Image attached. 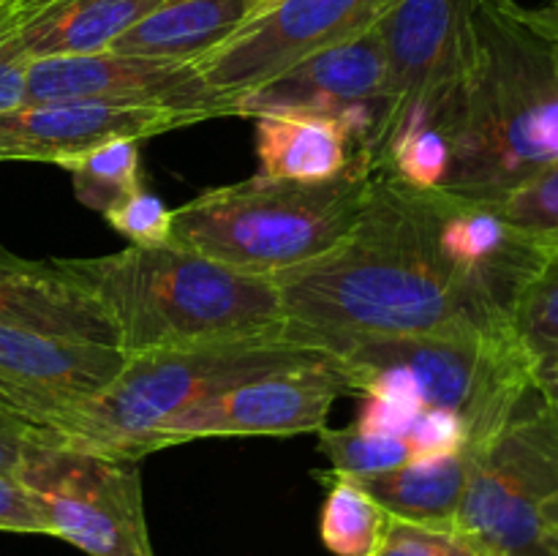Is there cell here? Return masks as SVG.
<instances>
[{
	"mask_svg": "<svg viewBox=\"0 0 558 556\" xmlns=\"http://www.w3.org/2000/svg\"><path fill=\"white\" fill-rule=\"evenodd\" d=\"M407 442L412 445L414 458L441 456V452L466 450L469 428L463 418L447 409H423L409 428Z\"/></svg>",
	"mask_w": 558,
	"mask_h": 556,
	"instance_id": "obj_29",
	"label": "cell"
},
{
	"mask_svg": "<svg viewBox=\"0 0 558 556\" xmlns=\"http://www.w3.org/2000/svg\"><path fill=\"white\" fill-rule=\"evenodd\" d=\"M336 360L272 371L196 403L167 423L161 447L205 436H294L327 425L332 403L347 392Z\"/></svg>",
	"mask_w": 558,
	"mask_h": 556,
	"instance_id": "obj_15",
	"label": "cell"
},
{
	"mask_svg": "<svg viewBox=\"0 0 558 556\" xmlns=\"http://www.w3.org/2000/svg\"><path fill=\"white\" fill-rule=\"evenodd\" d=\"M368 556H490L458 527H428L387 516L381 537Z\"/></svg>",
	"mask_w": 558,
	"mask_h": 556,
	"instance_id": "obj_27",
	"label": "cell"
},
{
	"mask_svg": "<svg viewBox=\"0 0 558 556\" xmlns=\"http://www.w3.org/2000/svg\"><path fill=\"white\" fill-rule=\"evenodd\" d=\"M272 3H276V0H272Z\"/></svg>",
	"mask_w": 558,
	"mask_h": 556,
	"instance_id": "obj_37",
	"label": "cell"
},
{
	"mask_svg": "<svg viewBox=\"0 0 558 556\" xmlns=\"http://www.w3.org/2000/svg\"><path fill=\"white\" fill-rule=\"evenodd\" d=\"M270 5L272 0H163L109 49L136 58L202 63Z\"/></svg>",
	"mask_w": 558,
	"mask_h": 556,
	"instance_id": "obj_19",
	"label": "cell"
},
{
	"mask_svg": "<svg viewBox=\"0 0 558 556\" xmlns=\"http://www.w3.org/2000/svg\"><path fill=\"white\" fill-rule=\"evenodd\" d=\"M390 107L387 55L379 27L360 33L336 47L319 49L254 90L234 98L232 114H327L352 134L357 156L371 167V150L379 140Z\"/></svg>",
	"mask_w": 558,
	"mask_h": 556,
	"instance_id": "obj_10",
	"label": "cell"
},
{
	"mask_svg": "<svg viewBox=\"0 0 558 556\" xmlns=\"http://www.w3.org/2000/svg\"><path fill=\"white\" fill-rule=\"evenodd\" d=\"M0 325L118 347L101 305L58 262L22 259L9 251H0Z\"/></svg>",
	"mask_w": 558,
	"mask_h": 556,
	"instance_id": "obj_17",
	"label": "cell"
},
{
	"mask_svg": "<svg viewBox=\"0 0 558 556\" xmlns=\"http://www.w3.org/2000/svg\"><path fill=\"white\" fill-rule=\"evenodd\" d=\"M550 11H554V16H556V22H558V0H554V5H550Z\"/></svg>",
	"mask_w": 558,
	"mask_h": 556,
	"instance_id": "obj_36",
	"label": "cell"
},
{
	"mask_svg": "<svg viewBox=\"0 0 558 556\" xmlns=\"http://www.w3.org/2000/svg\"><path fill=\"white\" fill-rule=\"evenodd\" d=\"M140 142L142 140H125V136L109 140L60 164V169H65L74 180L76 200L104 216L120 200L142 189Z\"/></svg>",
	"mask_w": 558,
	"mask_h": 556,
	"instance_id": "obj_22",
	"label": "cell"
},
{
	"mask_svg": "<svg viewBox=\"0 0 558 556\" xmlns=\"http://www.w3.org/2000/svg\"><path fill=\"white\" fill-rule=\"evenodd\" d=\"M256 120V156L259 174L298 183H325L341 178L357 156L352 134L327 114H259Z\"/></svg>",
	"mask_w": 558,
	"mask_h": 556,
	"instance_id": "obj_20",
	"label": "cell"
},
{
	"mask_svg": "<svg viewBox=\"0 0 558 556\" xmlns=\"http://www.w3.org/2000/svg\"><path fill=\"white\" fill-rule=\"evenodd\" d=\"M44 436H47V428L25 423L0 403V474L16 478L31 452L44 442Z\"/></svg>",
	"mask_w": 558,
	"mask_h": 556,
	"instance_id": "obj_32",
	"label": "cell"
},
{
	"mask_svg": "<svg viewBox=\"0 0 558 556\" xmlns=\"http://www.w3.org/2000/svg\"><path fill=\"white\" fill-rule=\"evenodd\" d=\"M319 442L332 469L347 478H371V474L390 472L414 458L412 445L403 436L368 434L354 423L347 428H322Z\"/></svg>",
	"mask_w": 558,
	"mask_h": 556,
	"instance_id": "obj_25",
	"label": "cell"
},
{
	"mask_svg": "<svg viewBox=\"0 0 558 556\" xmlns=\"http://www.w3.org/2000/svg\"><path fill=\"white\" fill-rule=\"evenodd\" d=\"M510 327L532 371L558 358V249H545L543 262L518 292Z\"/></svg>",
	"mask_w": 558,
	"mask_h": 556,
	"instance_id": "obj_23",
	"label": "cell"
},
{
	"mask_svg": "<svg viewBox=\"0 0 558 556\" xmlns=\"http://www.w3.org/2000/svg\"><path fill=\"white\" fill-rule=\"evenodd\" d=\"M44 3V0H0V11H9V14H16V11H27L33 5Z\"/></svg>",
	"mask_w": 558,
	"mask_h": 556,
	"instance_id": "obj_35",
	"label": "cell"
},
{
	"mask_svg": "<svg viewBox=\"0 0 558 556\" xmlns=\"http://www.w3.org/2000/svg\"><path fill=\"white\" fill-rule=\"evenodd\" d=\"M436 245L458 287L490 322L510 325L523 283L543 262L545 249L512 227L488 200L428 189Z\"/></svg>",
	"mask_w": 558,
	"mask_h": 556,
	"instance_id": "obj_14",
	"label": "cell"
},
{
	"mask_svg": "<svg viewBox=\"0 0 558 556\" xmlns=\"http://www.w3.org/2000/svg\"><path fill=\"white\" fill-rule=\"evenodd\" d=\"M54 262L101 305L125 354L272 336L289 325L272 278L178 245Z\"/></svg>",
	"mask_w": 558,
	"mask_h": 556,
	"instance_id": "obj_3",
	"label": "cell"
},
{
	"mask_svg": "<svg viewBox=\"0 0 558 556\" xmlns=\"http://www.w3.org/2000/svg\"><path fill=\"white\" fill-rule=\"evenodd\" d=\"M327 358L292 322L272 336L129 354L112 385L76 409L54 434L101 456L142 461L163 450L167 423L196 403L256 376Z\"/></svg>",
	"mask_w": 558,
	"mask_h": 556,
	"instance_id": "obj_5",
	"label": "cell"
},
{
	"mask_svg": "<svg viewBox=\"0 0 558 556\" xmlns=\"http://www.w3.org/2000/svg\"><path fill=\"white\" fill-rule=\"evenodd\" d=\"M456 527L490 556H558V412L537 387L472 450Z\"/></svg>",
	"mask_w": 558,
	"mask_h": 556,
	"instance_id": "obj_7",
	"label": "cell"
},
{
	"mask_svg": "<svg viewBox=\"0 0 558 556\" xmlns=\"http://www.w3.org/2000/svg\"><path fill=\"white\" fill-rule=\"evenodd\" d=\"M396 0H276L199 65L207 85L227 98L254 90L319 49L371 31Z\"/></svg>",
	"mask_w": 558,
	"mask_h": 556,
	"instance_id": "obj_11",
	"label": "cell"
},
{
	"mask_svg": "<svg viewBox=\"0 0 558 556\" xmlns=\"http://www.w3.org/2000/svg\"><path fill=\"white\" fill-rule=\"evenodd\" d=\"M287 322L325 333L420 336L490 322L458 287L436 245L428 189L371 174L352 232L327 254L272 276Z\"/></svg>",
	"mask_w": 558,
	"mask_h": 556,
	"instance_id": "obj_1",
	"label": "cell"
},
{
	"mask_svg": "<svg viewBox=\"0 0 558 556\" xmlns=\"http://www.w3.org/2000/svg\"><path fill=\"white\" fill-rule=\"evenodd\" d=\"M16 478L36 494L52 537L87 556H156L140 461L101 456L47 431Z\"/></svg>",
	"mask_w": 558,
	"mask_h": 556,
	"instance_id": "obj_8",
	"label": "cell"
},
{
	"mask_svg": "<svg viewBox=\"0 0 558 556\" xmlns=\"http://www.w3.org/2000/svg\"><path fill=\"white\" fill-rule=\"evenodd\" d=\"M163 0H44L27 11H0L11 47L31 63L112 47Z\"/></svg>",
	"mask_w": 558,
	"mask_h": 556,
	"instance_id": "obj_18",
	"label": "cell"
},
{
	"mask_svg": "<svg viewBox=\"0 0 558 556\" xmlns=\"http://www.w3.org/2000/svg\"><path fill=\"white\" fill-rule=\"evenodd\" d=\"M93 101L118 107H163L196 112L205 120L232 114L196 63L136 58L112 49L63 55L27 63V104Z\"/></svg>",
	"mask_w": 558,
	"mask_h": 556,
	"instance_id": "obj_12",
	"label": "cell"
},
{
	"mask_svg": "<svg viewBox=\"0 0 558 556\" xmlns=\"http://www.w3.org/2000/svg\"><path fill=\"white\" fill-rule=\"evenodd\" d=\"M172 216L174 210H169L147 189H136L134 194L120 200L112 210L104 213L109 227L118 234H123L131 245H140V249L169 245V238H172Z\"/></svg>",
	"mask_w": 558,
	"mask_h": 556,
	"instance_id": "obj_28",
	"label": "cell"
},
{
	"mask_svg": "<svg viewBox=\"0 0 558 556\" xmlns=\"http://www.w3.org/2000/svg\"><path fill=\"white\" fill-rule=\"evenodd\" d=\"M0 532L47 534L36 494L14 474H0Z\"/></svg>",
	"mask_w": 558,
	"mask_h": 556,
	"instance_id": "obj_30",
	"label": "cell"
},
{
	"mask_svg": "<svg viewBox=\"0 0 558 556\" xmlns=\"http://www.w3.org/2000/svg\"><path fill=\"white\" fill-rule=\"evenodd\" d=\"M336 360L349 390L381 392L417 409L463 418L469 450L499 434L534 390V371L512 327H461L420 336L325 333L298 325Z\"/></svg>",
	"mask_w": 558,
	"mask_h": 556,
	"instance_id": "obj_4",
	"label": "cell"
},
{
	"mask_svg": "<svg viewBox=\"0 0 558 556\" xmlns=\"http://www.w3.org/2000/svg\"><path fill=\"white\" fill-rule=\"evenodd\" d=\"M374 169L352 164L341 178L298 183L254 174L174 207L169 245L251 276H278L336 249L363 213Z\"/></svg>",
	"mask_w": 558,
	"mask_h": 556,
	"instance_id": "obj_6",
	"label": "cell"
},
{
	"mask_svg": "<svg viewBox=\"0 0 558 556\" xmlns=\"http://www.w3.org/2000/svg\"><path fill=\"white\" fill-rule=\"evenodd\" d=\"M445 191L494 200L558 164V22L474 0V60L450 125Z\"/></svg>",
	"mask_w": 558,
	"mask_h": 556,
	"instance_id": "obj_2",
	"label": "cell"
},
{
	"mask_svg": "<svg viewBox=\"0 0 558 556\" xmlns=\"http://www.w3.org/2000/svg\"><path fill=\"white\" fill-rule=\"evenodd\" d=\"M534 387H537L539 396L558 412V358L534 371Z\"/></svg>",
	"mask_w": 558,
	"mask_h": 556,
	"instance_id": "obj_34",
	"label": "cell"
},
{
	"mask_svg": "<svg viewBox=\"0 0 558 556\" xmlns=\"http://www.w3.org/2000/svg\"><path fill=\"white\" fill-rule=\"evenodd\" d=\"M202 114L163 107L44 101L0 112V161L63 164L109 140H150L202 123Z\"/></svg>",
	"mask_w": 558,
	"mask_h": 556,
	"instance_id": "obj_16",
	"label": "cell"
},
{
	"mask_svg": "<svg viewBox=\"0 0 558 556\" xmlns=\"http://www.w3.org/2000/svg\"><path fill=\"white\" fill-rule=\"evenodd\" d=\"M385 523L387 512L352 478L336 472L319 521L325 548L336 556H368L379 543Z\"/></svg>",
	"mask_w": 558,
	"mask_h": 556,
	"instance_id": "obj_24",
	"label": "cell"
},
{
	"mask_svg": "<svg viewBox=\"0 0 558 556\" xmlns=\"http://www.w3.org/2000/svg\"><path fill=\"white\" fill-rule=\"evenodd\" d=\"M387 55L390 107L371 169L407 125H439L450 136L452 118L474 60V0H396L376 22Z\"/></svg>",
	"mask_w": 558,
	"mask_h": 556,
	"instance_id": "obj_9",
	"label": "cell"
},
{
	"mask_svg": "<svg viewBox=\"0 0 558 556\" xmlns=\"http://www.w3.org/2000/svg\"><path fill=\"white\" fill-rule=\"evenodd\" d=\"M488 202L534 243L558 249V164Z\"/></svg>",
	"mask_w": 558,
	"mask_h": 556,
	"instance_id": "obj_26",
	"label": "cell"
},
{
	"mask_svg": "<svg viewBox=\"0 0 558 556\" xmlns=\"http://www.w3.org/2000/svg\"><path fill=\"white\" fill-rule=\"evenodd\" d=\"M423 409L412 407V403L401 401V398L381 396V392H363V403L354 418V425L368 434H385V436H403L407 439L409 428H412L414 418Z\"/></svg>",
	"mask_w": 558,
	"mask_h": 556,
	"instance_id": "obj_31",
	"label": "cell"
},
{
	"mask_svg": "<svg viewBox=\"0 0 558 556\" xmlns=\"http://www.w3.org/2000/svg\"><path fill=\"white\" fill-rule=\"evenodd\" d=\"M472 450L412 458L390 472L352 478L387 516L428 527H456L469 483Z\"/></svg>",
	"mask_w": 558,
	"mask_h": 556,
	"instance_id": "obj_21",
	"label": "cell"
},
{
	"mask_svg": "<svg viewBox=\"0 0 558 556\" xmlns=\"http://www.w3.org/2000/svg\"><path fill=\"white\" fill-rule=\"evenodd\" d=\"M125 358L112 343L0 325V403L36 428L58 431L112 385Z\"/></svg>",
	"mask_w": 558,
	"mask_h": 556,
	"instance_id": "obj_13",
	"label": "cell"
},
{
	"mask_svg": "<svg viewBox=\"0 0 558 556\" xmlns=\"http://www.w3.org/2000/svg\"><path fill=\"white\" fill-rule=\"evenodd\" d=\"M27 104V60L11 47L0 27V112Z\"/></svg>",
	"mask_w": 558,
	"mask_h": 556,
	"instance_id": "obj_33",
	"label": "cell"
}]
</instances>
